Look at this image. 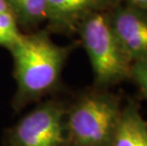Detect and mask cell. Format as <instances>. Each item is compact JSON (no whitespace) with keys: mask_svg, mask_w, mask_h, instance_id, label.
I'll use <instances>...</instances> for the list:
<instances>
[{"mask_svg":"<svg viewBox=\"0 0 147 146\" xmlns=\"http://www.w3.org/2000/svg\"><path fill=\"white\" fill-rule=\"evenodd\" d=\"M130 79L134 80L143 97L147 100V62L133 63Z\"/></svg>","mask_w":147,"mask_h":146,"instance_id":"10","label":"cell"},{"mask_svg":"<svg viewBox=\"0 0 147 146\" xmlns=\"http://www.w3.org/2000/svg\"><path fill=\"white\" fill-rule=\"evenodd\" d=\"M100 88L131 78L133 62L116 36L107 11L90 14L77 29Z\"/></svg>","mask_w":147,"mask_h":146,"instance_id":"2","label":"cell"},{"mask_svg":"<svg viewBox=\"0 0 147 146\" xmlns=\"http://www.w3.org/2000/svg\"><path fill=\"white\" fill-rule=\"evenodd\" d=\"M121 110L120 99L104 91L84 95L68 113L67 134L72 146H110Z\"/></svg>","mask_w":147,"mask_h":146,"instance_id":"3","label":"cell"},{"mask_svg":"<svg viewBox=\"0 0 147 146\" xmlns=\"http://www.w3.org/2000/svg\"><path fill=\"white\" fill-rule=\"evenodd\" d=\"M110 146H147V122L136 102L123 107Z\"/></svg>","mask_w":147,"mask_h":146,"instance_id":"7","label":"cell"},{"mask_svg":"<svg viewBox=\"0 0 147 146\" xmlns=\"http://www.w3.org/2000/svg\"><path fill=\"white\" fill-rule=\"evenodd\" d=\"M18 25L35 26L47 19V0H7Z\"/></svg>","mask_w":147,"mask_h":146,"instance_id":"8","label":"cell"},{"mask_svg":"<svg viewBox=\"0 0 147 146\" xmlns=\"http://www.w3.org/2000/svg\"><path fill=\"white\" fill-rule=\"evenodd\" d=\"M71 46H62L49 38L47 30L23 34L10 48L13 57L15 79L21 97H36L53 86Z\"/></svg>","mask_w":147,"mask_h":146,"instance_id":"1","label":"cell"},{"mask_svg":"<svg viewBox=\"0 0 147 146\" xmlns=\"http://www.w3.org/2000/svg\"><path fill=\"white\" fill-rule=\"evenodd\" d=\"M123 0H47V19L52 30L77 32L88 15L108 11Z\"/></svg>","mask_w":147,"mask_h":146,"instance_id":"6","label":"cell"},{"mask_svg":"<svg viewBox=\"0 0 147 146\" xmlns=\"http://www.w3.org/2000/svg\"><path fill=\"white\" fill-rule=\"evenodd\" d=\"M0 11H11L7 0H0Z\"/></svg>","mask_w":147,"mask_h":146,"instance_id":"12","label":"cell"},{"mask_svg":"<svg viewBox=\"0 0 147 146\" xmlns=\"http://www.w3.org/2000/svg\"><path fill=\"white\" fill-rule=\"evenodd\" d=\"M63 111L49 104L37 108L24 118L15 128L16 146H63L65 125Z\"/></svg>","mask_w":147,"mask_h":146,"instance_id":"4","label":"cell"},{"mask_svg":"<svg viewBox=\"0 0 147 146\" xmlns=\"http://www.w3.org/2000/svg\"><path fill=\"white\" fill-rule=\"evenodd\" d=\"M18 26L11 11H0V46L10 49L20 39L22 33Z\"/></svg>","mask_w":147,"mask_h":146,"instance_id":"9","label":"cell"},{"mask_svg":"<svg viewBox=\"0 0 147 146\" xmlns=\"http://www.w3.org/2000/svg\"><path fill=\"white\" fill-rule=\"evenodd\" d=\"M126 1L138 8L147 11V0H126Z\"/></svg>","mask_w":147,"mask_h":146,"instance_id":"11","label":"cell"},{"mask_svg":"<svg viewBox=\"0 0 147 146\" xmlns=\"http://www.w3.org/2000/svg\"><path fill=\"white\" fill-rule=\"evenodd\" d=\"M107 13L116 36L133 63L147 62V11L121 2Z\"/></svg>","mask_w":147,"mask_h":146,"instance_id":"5","label":"cell"}]
</instances>
